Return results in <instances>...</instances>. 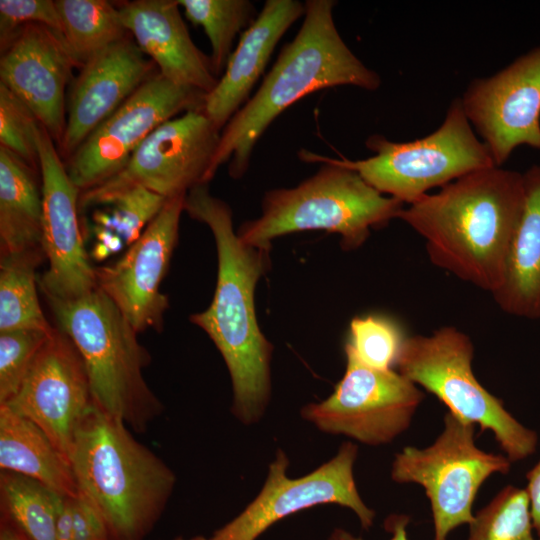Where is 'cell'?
<instances>
[{"label":"cell","instance_id":"19","mask_svg":"<svg viewBox=\"0 0 540 540\" xmlns=\"http://www.w3.org/2000/svg\"><path fill=\"white\" fill-rule=\"evenodd\" d=\"M154 63L124 38L86 62L73 82L58 145L66 160L153 74Z\"/></svg>","mask_w":540,"mask_h":540},{"label":"cell","instance_id":"38","mask_svg":"<svg viewBox=\"0 0 540 540\" xmlns=\"http://www.w3.org/2000/svg\"><path fill=\"white\" fill-rule=\"evenodd\" d=\"M56 540H73L72 497L65 496L55 522Z\"/></svg>","mask_w":540,"mask_h":540},{"label":"cell","instance_id":"22","mask_svg":"<svg viewBox=\"0 0 540 540\" xmlns=\"http://www.w3.org/2000/svg\"><path fill=\"white\" fill-rule=\"evenodd\" d=\"M525 201L501 287L492 294L512 316L540 319V164L523 173Z\"/></svg>","mask_w":540,"mask_h":540},{"label":"cell","instance_id":"9","mask_svg":"<svg viewBox=\"0 0 540 540\" xmlns=\"http://www.w3.org/2000/svg\"><path fill=\"white\" fill-rule=\"evenodd\" d=\"M444 427L425 447L406 446L395 454L391 479L420 485L429 500L433 540H448L450 533L474 519L473 504L482 484L494 474H507L512 462L504 454L480 449L476 425L447 412Z\"/></svg>","mask_w":540,"mask_h":540},{"label":"cell","instance_id":"4","mask_svg":"<svg viewBox=\"0 0 540 540\" xmlns=\"http://www.w3.org/2000/svg\"><path fill=\"white\" fill-rule=\"evenodd\" d=\"M70 464L78 494L100 514L109 540H144L176 483L160 457L94 403L75 430Z\"/></svg>","mask_w":540,"mask_h":540},{"label":"cell","instance_id":"28","mask_svg":"<svg viewBox=\"0 0 540 540\" xmlns=\"http://www.w3.org/2000/svg\"><path fill=\"white\" fill-rule=\"evenodd\" d=\"M168 198L144 187L129 188L109 201L104 211L94 215L97 248L107 254L122 245L130 246L162 210Z\"/></svg>","mask_w":540,"mask_h":540},{"label":"cell","instance_id":"8","mask_svg":"<svg viewBox=\"0 0 540 540\" xmlns=\"http://www.w3.org/2000/svg\"><path fill=\"white\" fill-rule=\"evenodd\" d=\"M365 145L374 152L366 159L321 156L356 171L376 190L407 205L432 188H442L474 170L496 166L473 131L460 98L451 102L440 127L423 138L394 142L373 134Z\"/></svg>","mask_w":540,"mask_h":540},{"label":"cell","instance_id":"10","mask_svg":"<svg viewBox=\"0 0 540 540\" xmlns=\"http://www.w3.org/2000/svg\"><path fill=\"white\" fill-rule=\"evenodd\" d=\"M220 136L221 130L202 108L167 120L145 138L117 174L81 192L80 212L106 205L119 193L136 186L169 199L208 184Z\"/></svg>","mask_w":540,"mask_h":540},{"label":"cell","instance_id":"39","mask_svg":"<svg viewBox=\"0 0 540 540\" xmlns=\"http://www.w3.org/2000/svg\"><path fill=\"white\" fill-rule=\"evenodd\" d=\"M0 540H29L9 523L1 520Z\"/></svg>","mask_w":540,"mask_h":540},{"label":"cell","instance_id":"12","mask_svg":"<svg viewBox=\"0 0 540 540\" xmlns=\"http://www.w3.org/2000/svg\"><path fill=\"white\" fill-rule=\"evenodd\" d=\"M357 456V445L346 441L333 458L317 469L302 477L290 478L287 476L288 457L279 449L269 465L259 494L208 540H256L281 519L324 504H336L352 510L361 527L370 529L376 513L358 492L353 471Z\"/></svg>","mask_w":540,"mask_h":540},{"label":"cell","instance_id":"35","mask_svg":"<svg viewBox=\"0 0 540 540\" xmlns=\"http://www.w3.org/2000/svg\"><path fill=\"white\" fill-rule=\"evenodd\" d=\"M73 540H109L105 522L80 494L72 497Z\"/></svg>","mask_w":540,"mask_h":540},{"label":"cell","instance_id":"32","mask_svg":"<svg viewBox=\"0 0 540 540\" xmlns=\"http://www.w3.org/2000/svg\"><path fill=\"white\" fill-rule=\"evenodd\" d=\"M40 123L28 106L0 83V147L12 152L40 172Z\"/></svg>","mask_w":540,"mask_h":540},{"label":"cell","instance_id":"25","mask_svg":"<svg viewBox=\"0 0 540 540\" xmlns=\"http://www.w3.org/2000/svg\"><path fill=\"white\" fill-rule=\"evenodd\" d=\"M62 40L82 67L110 45L126 38L118 8L105 0H56Z\"/></svg>","mask_w":540,"mask_h":540},{"label":"cell","instance_id":"16","mask_svg":"<svg viewBox=\"0 0 540 540\" xmlns=\"http://www.w3.org/2000/svg\"><path fill=\"white\" fill-rule=\"evenodd\" d=\"M93 404L89 378L72 340L58 327L6 404L39 426L70 461L75 430Z\"/></svg>","mask_w":540,"mask_h":540},{"label":"cell","instance_id":"5","mask_svg":"<svg viewBox=\"0 0 540 540\" xmlns=\"http://www.w3.org/2000/svg\"><path fill=\"white\" fill-rule=\"evenodd\" d=\"M46 299L57 327L82 357L93 403L133 431L145 432L164 407L144 378L151 357L131 323L98 287L73 299Z\"/></svg>","mask_w":540,"mask_h":540},{"label":"cell","instance_id":"23","mask_svg":"<svg viewBox=\"0 0 540 540\" xmlns=\"http://www.w3.org/2000/svg\"><path fill=\"white\" fill-rule=\"evenodd\" d=\"M0 469L35 479L62 496L78 494L70 461L34 422L0 405Z\"/></svg>","mask_w":540,"mask_h":540},{"label":"cell","instance_id":"6","mask_svg":"<svg viewBox=\"0 0 540 540\" xmlns=\"http://www.w3.org/2000/svg\"><path fill=\"white\" fill-rule=\"evenodd\" d=\"M299 157L323 165L293 188L269 190L259 218L244 222L237 234L246 244L269 250L273 239L305 230H325L341 236L347 250L361 246L370 230L398 218L404 203L386 197L356 171L331 163L305 149Z\"/></svg>","mask_w":540,"mask_h":540},{"label":"cell","instance_id":"13","mask_svg":"<svg viewBox=\"0 0 540 540\" xmlns=\"http://www.w3.org/2000/svg\"><path fill=\"white\" fill-rule=\"evenodd\" d=\"M205 95L153 74L67 159L72 182L84 192L107 181L152 131L179 114L201 109Z\"/></svg>","mask_w":540,"mask_h":540},{"label":"cell","instance_id":"40","mask_svg":"<svg viewBox=\"0 0 540 540\" xmlns=\"http://www.w3.org/2000/svg\"><path fill=\"white\" fill-rule=\"evenodd\" d=\"M173 540H208V538H205L203 536H194L192 538H189V539H186V538H183V537H177Z\"/></svg>","mask_w":540,"mask_h":540},{"label":"cell","instance_id":"11","mask_svg":"<svg viewBox=\"0 0 540 540\" xmlns=\"http://www.w3.org/2000/svg\"><path fill=\"white\" fill-rule=\"evenodd\" d=\"M346 369L332 394L301 409L319 430L380 446L404 433L424 400L421 388L398 371L361 363L344 348Z\"/></svg>","mask_w":540,"mask_h":540},{"label":"cell","instance_id":"7","mask_svg":"<svg viewBox=\"0 0 540 540\" xmlns=\"http://www.w3.org/2000/svg\"><path fill=\"white\" fill-rule=\"evenodd\" d=\"M471 338L454 326L431 335L406 337L396 367L411 382L436 396L448 412L492 432L511 462L531 456L538 446L536 431L519 422L501 399L476 378Z\"/></svg>","mask_w":540,"mask_h":540},{"label":"cell","instance_id":"31","mask_svg":"<svg viewBox=\"0 0 540 540\" xmlns=\"http://www.w3.org/2000/svg\"><path fill=\"white\" fill-rule=\"evenodd\" d=\"M405 338L401 327L393 319L368 315L352 319L344 348L349 349L366 366L391 370L396 366Z\"/></svg>","mask_w":540,"mask_h":540},{"label":"cell","instance_id":"20","mask_svg":"<svg viewBox=\"0 0 540 540\" xmlns=\"http://www.w3.org/2000/svg\"><path fill=\"white\" fill-rule=\"evenodd\" d=\"M175 0H135L119 7L121 21L158 73L172 83L210 93L219 78L192 41Z\"/></svg>","mask_w":540,"mask_h":540},{"label":"cell","instance_id":"2","mask_svg":"<svg viewBox=\"0 0 540 540\" xmlns=\"http://www.w3.org/2000/svg\"><path fill=\"white\" fill-rule=\"evenodd\" d=\"M184 211L211 230L217 248L218 274L210 306L190 316L221 353L232 387L234 415L244 424L264 414L271 392L272 345L259 328L254 292L269 266V250L244 243L234 231L232 211L210 194L207 184L189 190Z\"/></svg>","mask_w":540,"mask_h":540},{"label":"cell","instance_id":"15","mask_svg":"<svg viewBox=\"0 0 540 540\" xmlns=\"http://www.w3.org/2000/svg\"><path fill=\"white\" fill-rule=\"evenodd\" d=\"M42 180V249L48 269L38 279L47 297L73 299L97 287L79 221L81 191L68 175L55 142L44 126L38 134Z\"/></svg>","mask_w":540,"mask_h":540},{"label":"cell","instance_id":"3","mask_svg":"<svg viewBox=\"0 0 540 540\" xmlns=\"http://www.w3.org/2000/svg\"><path fill=\"white\" fill-rule=\"evenodd\" d=\"M333 0H307L302 25L284 45L260 87L221 131L210 178L229 161L238 179L248 169L253 149L270 124L289 106L318 90L350 85L374 91L381 85L349 49L334 22Z\"/></svg>","mask_w":540,"mask_h":540},{"label":"cell","instance_id":"21","mask_svg":"<svg viewBox=\"0 0 540 540\" xmlns=\"http://www.w3.org/2000/svg\"><path fill=\"white\" fill-rule=\"evenodd\" d=\"M304 14L305 3L298 0H267L255 20L241 33L222 76L215 88L205 95L202 106L219 130L222 131L249 100L277 43Z\"/></svg>","mask_w":540,"mask_h":540},{"label":"cell","instance_id":"41","mask_svg":"<svg viewBox=\"0 0 540 540\" xmlns=\"http://www.w3.org/2000/svg\"><path fill=\"white\" fill-rule=\"evenodd\" d=\"M537 540H540V537H539V539H537Z\"/></svg>","mask_w":540,"mask_h":540},{"label":"cell","instance_id":"24","mask_svg":"<svg viewBox=\"0 0 540 540\" xmlns=\"http://www.w3.org/2000/svg\"><path fill=\"white\" fill-rule=\"evenodd\" d=\"M36 173L0 147V256L43 250L42 190Z\"/></svg>","mask_w":540,"mask_h":540},{"label":"cell","instance_id":"14","mask_svg":"<svg viewBox=\"0 0 540 540\" xmlns=\"http://www.w3.org/2000/svg\"><path fill=\"white\" fill-rule=\"evenodd\" d=\"M460 100L497 167L520 145L540 150V45L474 79Z\"/></svg>","mask_w":540,"mask_h":540},{"label":"cell","instance_id":"36","mask_svg":"<svg viewBox=\"0 0 540 540\" xmlns=\"http://www.w3.org/2000/svg\"><path fill=\"white\" fill-rule=\"evenodd\" d=\"M410 517L405 514H392L385 520V530L390 534L389 540H409L408 525ZM328 540H363L344 528H335Z\"/></svg>","mask_w":540,"mask_h":540},{"label":"cell","instance_id":"33","mask_svg":"<svg viewBox=\"0 0 540 540\" xmlns=\"http://www.w3.org/2000/svg\"><path fill=\"white\" fill-rule=\"evenodd\" d=\"M52 331L18 329L0 332V405L16 395Z\"/></svg>","mask_w":540,"mask_h":540},{"label":"cell","instance_id":"27","mask_svg":"<svg viewBox=\"0 0 540 540\" xmlns=\"http://www.w3.org/2000/svg\"><path fill=\"white\" fill-rule=\"evenodd\" d=\"M44 259L43 250L0 256V332L54 329L37 293L36 268Z\"/></svg>","mask_w":540,"mask_h":540},{"label":"cell","instance_id":"34","mask_svg":"<svg viewBox=\"0 0 540 540\" xmlns=\"http://www.w3.org/2000/svg\"><path fill=\"white\" fill-rule=\"evenodd\" d=\"M30 24L43 25L61 38L62 25L55 1L52 0H1L0 44L6 47L15 33Z\"/></svg>","mask_w":540,"mask_h":540},{"label":"cell","instance_id":"37","mask_svg":"<svg viewBox=\"0 0 540 540\" xmlns=\"http://www.w3.org/2000/svg\"><path fill=\"white\" fill-rule=\"evenodd\" d=\"M527 494L533 529L540 537V459L526 474Z\"/></svg>","mask_w":540,"mask_h":540},{"label":"cell","instance_id":"26","mask_svg":"<svg viewBox=\"0 0 540 540\" xmlns=\"http://www.w3.org/2000/svg\"><path fill=\"white\" fill-rule=\"evenodd\" d=\"M64 497L35 479L0 471L1 520L29 540H56L55 522Z\"/></svg>","mask_w":540,"mask_h":540},{"label":"cell","instance_id":"29","mask_svg":"<svg viewBox=\"0 0 540 540\" xmlns=\"http://www.w3.org/2000/svg\"><path fill=\"white\" fill-rule=\"evenodd\" d=\"M186 18L201 26L211 45L214 74H222L238 33L246 30L257 17L256 8L248 0H177Z\"/></svg>","mask_w":540,"mask_h":540},{"label":"cell","instance_id":"18","mask_svg":"<svg viewBox=\"0 0 540 540\" xmlns=\"http://www.w3.org/2000/svg\"><path fill=\"white\" fill-rule=\"evenodd\" d=\"M1 84L34 113L59 145L66 127V85L78 64L51 29L22 27L2 50Z\"/></svg>","mask_w":540,"mask_h":540},{"label":"cell","instance_id":"30","mask_svg":"<svg viewBox=\"0 0 540 540\" xmlns=\"http://www.w3.org/2000/svg\"><path fill=\"white\" fill-rule=\"evenodd\" d=\"M527 494L508 485L474 514L467 540H535Z\"/></svg>","mask_w":540,"mask_h":540},{"label":"cell","instance_id":"17","mask_svg":"<svg viewBox=\"0 0 540 540\" xmlns=\"http://www.w3.org/2000/svg\"><path fill=\"white\" fill-rule=\"evenodd\" d=\"M185 195L169 198L116 262L96 267L97 287L120 309L139 334L160 330L168 299L160 285L178 240Z\"/></svg>","mask_w":540,"mask_h":540},{"label":"cell","instance_id":"1","mask_svg":"<svg viewBox=\"0 0 540 540\" xmlns=\"http://www.w3.org/2000/svg\"><path fill=\"white\" fill-rule=\"evenodd\" d=\"M524 201L523 173L491 166L424 195L398 218L425 240L433 265L492 295L503 283Z\"/></svg>","mask_w":540,"mask_h":540}]
</instances>
